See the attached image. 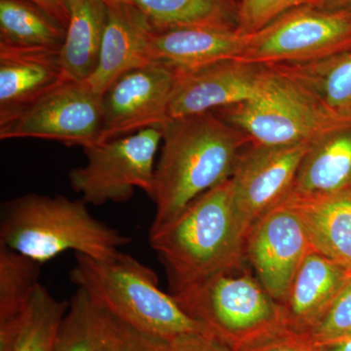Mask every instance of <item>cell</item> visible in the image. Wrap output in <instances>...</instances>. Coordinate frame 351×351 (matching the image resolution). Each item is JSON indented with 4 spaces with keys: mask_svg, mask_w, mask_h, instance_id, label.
Returning a JSON list of instances; mask_svg holds the SVG:
<instances>
[{
    "mask_svg": "<svg viewBox=\"0 0 351 351\" xmlns=\"http://www.w3.org/2000/svg\"><path fill=\"white\" fill-rule=\"evenodd\" d=\"M350 274L311 251L298 270L287 294L277 302L280 324L306 334L334 301Z\"/></svg>",
    "mask_w": 351,
    "mask_h": 351,
    "instance_id": "ac0fdd59",
    "label": "cell"
},
{
    "mask_svg": "<svg viewBox=\"0 0 351 351\" xmlns=\"http://www.w3.org/2000/svg\"><path fill=\"white\" fill-rule=\"evenodd\" d=\"M248 138L214 112L170 119L154 171L151 230L175 219L191 201L232 177Z\"/></svg>",
    "mask_w": 351,
    "mask_h": 351,
    "instance_id": "6da1fadb",
    "label": "cell"
},
{
    "mask_svg": "<svg viewBox=\"0 0 351 351\" xmlns=\"http://www.w3.org/2000/svg\"><path fill=\"white\" fill-rule=\"evenodd\" d=\"M232 351H316L304 335L279 324L232 346Z\"/></svg>",
    "mask_w": 351,
    "mask_h": 351,
    "instance_id": "f1b7e54d",
    "label": "cell"
},
{
    "mask_svg": "<svg viewBox=\"0 0 351 351\" xmlns=\"http://www.w3.org/2000/svg\"><path fill=\"white\" fill-rule=\"evenodd\" d=\"M304 336L314 345L351 336V276L326 311Z\"/></svg>",
    "mask_w": 351,
    "mask_h": 351,
    "instance_id": "4316f807",
    "label": "cell"
},
{
    "mask_svg": "<svg viewBox=\"0 0 351 351\" xmlns=\"http://www.w3.org/2000/svg\"><path fill=\"white\" fill-rule=\"evenodd\" d=\"M64 82L60 51L0 46V126Z\"/></svg>",
    "mask_w": 351,
    "mask_h": 351,
    "instance_id": "9a60e30c",
    "label": "cell"
},
{
    "mask_svg": "<svg viewBox=\"0 0 351 351\" xmlns=\"http://www.w3.org/2000/svg\"><path fill=\"white\" fill-rule=\"evenodd\" d=\"M175 80L171 69L157 64L120 76L101 95L103 127L99 144L145 129H162L170 119Z\"/></svg>",
    "mask_w": 351,
    "mask_h": 351,
    "instance_id": "8fae6325",
    "label": "cell"
},
{
    "mask_svg": "<svg viewBox=\"0 0 351 351\" xmlns=\"http://www.w3.org/2000/svg\"><path fill=\"white\" fill-rule=\"evenodd\" d=\"M107 2L108 21L98 64L86 83L98 95L120 76L152 64L149 40L154 27L135 7Z\"/></svg>",
    "mask_w": 351,
    "mask_h": 351,
    "instance_id": "2e32d148",
    "label": "cell"
},
{
    "mask_svg": "<svg viewBox=\"0 0 351 351\" xmlns=\"http://www.w3.org/2000/svg\"><path fill=\"white\" fill-rule=\"evenodd\" d=\"M166 351H232L230 346L205 332H184L166 341Z\"/></svg>",
    "mask_w": 351,
    "mask_h": 351,
    "instance_id": "f546056e",
    "label": "cell"
},
{
    "mask_svg": "<svg viewBox=\"0 0 351 351\" xmlns=\"http://www.w3.org/2000/svg\"><path fill=\"white\" fill-rule=\"evenodd\" d=\"M121 351H166V339L149 336L125 325Z\"/></svg>",
    "mask_w": 351,
    "mask_h": 351,
    "instance_id": "4dcf8cb0",
    "label": "cell"
},
{
    "mask_svg": "<svg viewBox=\"0 0 351 351\" xmlns=\"http://www.w3.org/2000/svg\"><path fill=\"white\" fill-rule=\"evenodd\" d=\"M66 27L29 0H0V46L61 51Z\"/></svg>",
    "mask_w": 351,
    "mask_h": 351,
    "instance_id": "cb8c5ba5",
    "label": "cell"
},
{
    "mask_svg": "<svg viewBox=\"0 0 351 351\" xmlns=\"http://www.w3.org/2000/svg\"><path fill=\"white\" fill-rule=\"evenodd\" d=\"M350 191L351 122H346L309 144L287 203L323 199Z\"/></svg>",
    "mask_w": 351,
    "mask_h": 351,
    "instance_id": "e0dca14e",
    "label": "cell"
},
{
    "mask_svg": "<svg viewBox=\"0 0 351 351\" xmlns=\"http://www.w3.org/2000/svg\"><path fill=\"white\" fill-rule=\"evenodd\" d=\"M49 13L64 27H68L71 17V0H29Z\"/></svg>",
    "mask_w": 351,
    "mask_h": 351,
    "instance_id": "1f68e13d",
    "label": "cell"
},
{
    "mask_svg": "<svg viewBox=\"0 0 351 351\" xmlns=\"http://www.w3.org/2000/svg\"><path fill=\"white\" fill-rule=\"evenodd\" d=\"M124 338L125 324L77 289L58 332L54 351H121Z\"/></svg>",
    "mask_w": 351,
    "mask_h": 351,
    "instance_id": "44dd1931",
    "label": "cell"
},
{
    "mask_svg": "<svg viewBox=\"0 0 351 351\" xmlns=\"http://www.w3.org/2000/svg\"><path fill=\"white\" fill-rule=\"evenodd\" d=\"M101 127V95L86 82L68 80L0 126V138H43L84 149L99 144Z\"/></svg>",
    "mask_w": 351,
    "mask_h": 351,
    "instance_id": "9c48e42d",
    "label": "cell"
},
{
    "mask_svg": "<svg viewBox=\"0 0 351 351\" xmlns=\"http://www.w3.org/2000/svg\"><path fill=\"white\" fill-rule=\"evenodd\" d=\"M267 66L294 82L329 117L351 122V51L302 63Z\"/></svg>",
    "mask_w": 351,
    "mask_h": 351,
    "instance_id": "d6986e66",
    "label": "cell"
},
{
    "mask_svg": "<svg viewBox=\"0 0 351 351\" xmlns=\"http://www.w3.org/2000/svg\"><path fill=\"white\" fill-rule=\"evenodd\" d=\"M320 0H239L237 31L243 36L256 34L284 13Z\"/></svg>",
    "mask_w": 351,
    "mask_h": 351,
    "instance_id": "83f0119b",
    "label": "cell"
},
{
    "mask_svg": "<svg viewBox=\"0 0 351 351\" xmlns=\"http://www.w3.org/2000/svg\"><path fill=\"white\" fill-rule=\"evenodd\" d=\"M171 295L230 348L280 323L278 304L248 265Z\"/></svg>",
    "mask_w": 351,
    "mask_h": 351,
    "instance_id": "5b68a950",
    "label": "cell"
},
{
    "mask_svg": "<svg viewBox=\"0 0 351 351\" xmlns=\"http://www.w3.org/2000/svg\"><path fill=\"white\" fill-rule=\"evenodd\" d=\"M308 145L249 143L245 147L230 182L233 201L247 232L262 217L290 199Z\"/></svg>",
    "mask_w": 351,
    "mask_h": 351,
    "instance_id": "30bf717a",
    "label": "cell"
},
{
    "mask_svg": "<svg viewBox=\"0 0 351 351\" xmlns=\"http://www.w3.org/2000/svg\"><path fill=\"white\" fill-rule=\"evenodd\" d=\"M128 4L149 19L154 29L189 25L237 29V0H106Z\"/></svg>",
    "mask_w": 351,
    "mask_h": 351,
    "instance_id": "d4e9b609",
    "label": "cell"
},
{
    "mask_svg": "<svg viewBox=\"0 0 351 351\" xmlns=\"http://www.w3.org/2000/svg\"><path fill=\"white\" fill-rule=\"evenodd\" d=\"M107 21L106 0H71V17L60 51L66 80L86 82L93 75Z\"/></svg>",
    "mask_w": 351,
    "mask_h": 351,
    "instance_id": "7402d4cb",
    "label": "cell"
},
{
    "mask_svg": "<svg viewBox=\"0 0 351 351\" xmlns=\"http://www.w3.org/2000/svg\"><path fill=\"white\" fill-rule=\"evenodd\" d=\"M311 250L304 223L289 204L272 210L251 226L245 260L269 294L281 301Z\"/></svg>",
    "mask_w": 351,
    "mask_h": 351,
    "instance_id": "7c38bea8",
    "label": "cell"
},
{
    "mask_svg": "<svg viewBox=\"0 0 351 351\" xmlns=\"http://www.w3.org/2000/svg\"><path fill=\"white\" fill-rule=\"evenodd\" d=\"M321 3L327 4V5H348L351 4V0H320Z\"/></svg>",
    "mask_w": 351,
    "mask_h": 351,
    "instance_id": "836d02e7",
    "label": "cell"
},
{
    "mask_svg": "<svg viewBox=\"0 0 351 351\" xmlns=\"http://www.w3.org/2000/svg\"><path fill=\"white\" fill-rule=\"evenodd\" d=\"M237 2H239V0H237Z\"/></svg>",
    "mask_w": 351,
    "mask_h": 351,
    "instance_id": "e575fe53",
    "label": "cell"
},
{
    "mask_svg": "<svg viewBox=\"0 0 351 351\" xmlns=\"http://www.w3.org/2000/svg\"><path fill=\"white\" fill-rule=\"evenodd\" d=\"M161 143L162 129L151 128L84 149L86 164L69 172L71 188L94 206L126 202L135 189L152 198Z\"/></svg>",
    "mask_w": 351,
    "mask_h": 351,
    "instance_id": "ba28073f",
    "label": "cell"
},
{
    "mask_svg": "<svg viewBox=\"0 0 351 351\" xmlns=\"http://www.w3.org/2000/svg\"><path fill=\"white\" fill-rule=\"evenodd\" d=\"M351 51V4L316 2L292 9L249 36L246 63H302Z\"/></svg>",
    "mask_w": 351,
    "mask_h": 351,
    "instance_id": "8992f818",
    "label": "cell"
},
{
    "mask_svg": "<svg viewBox=\"0 0 351 351\" xmlns=\"http://www.w3.org/2000/svg\"><path fill=\"white\" fill-rule=\"evenodd\" d=\"M40 263L0 244V351L17 336L39 284Z\"/></svg>",
    "mask_w": 351,
    "mask_h": 351,
    "instance_id": "603a6c76",
    "label": "cell"
},
{
    "mask_svg": "<svg viewBox=\"0 0 351 351\" xmlns=\"http://www.w3.org/2000/svg\"><path fill=\"white\" fill-rule=\"evenodd\" d=\"M286 204L299 214L311 250L351 276V191L323 199Z\"/></svg>",
    "mask_w": 351,
    "mask_h": 351,
    "instance_id": "ffe728a7",
    "label": "cell"
},
{
    "mask_svg": "<svg viewBox=\"0 0 351 351\" xmlns=\"http://www.w3.org/2000/svg\"><path fill=\"white\" fill-rule=\"evenodd\" d=\"M69 302L53 297L40 283L32 295L29 311L7 351H54Z\"/></svg>",
    "mask_w": 351,
    "mask_h": 351,
    "instance_id": "484cf974",
    "label": "cell"
},
{
    "mask_svg": "<svg viewBox=\"0 0 351 351\" xmlns=\"http://www.w3.org/2000/svg\"><path fill=\"white\" fill-rule=\"evenodd\" d=\"M87 203L27 193L4 203L0 244L43 265L73 251L97 260L120 253L131 239L95 218Z\"/></svg>",
    "mask_w": 351,
    "mask_h": 351,
    "instance_id": "3957f363",
    "label": "cell"
},
{
    "mask_svg": "<svg viewBox=\"0 0 351 351\" xmlns=\"http://www.w3.org/2000/svg\"><path fill=\"white\" fill-rule=\"evenodd\" d=\"M272 71L267 64L223 60L177 73L170 101V119L212 112L257 98Z\"/></svg>",
    "mask_w": 351,
    "mask_h": 351,
    "instance_id": "4fadbf2b",
    "label": "cell"
},
{
    "mask_svg": "<svg viewBox=\"0 0 351 351\" xmlns=\"http://www.w3.org/2000/svg\"><path fill=\"white\" fill-rule=\"evenodd\" d=\"M270 69L271 77L257 98L212 112L251 144L263 145L311 144L332 127L346 123L329 117L294 82Z\"/></svg>",
    "mask_w": 351,
    "mask_h": 351,
    "instance_id": "52a82bcc",
    "label": "cell"
},
{
    "mask_svg": "<svg viewBox=\"0 0 351 351\" xmlns=\"http://www.w3.org/2000/svg\"><path fill=\"white\" fill-rule=\"evenodd\" d=\"M246 235L230 179L191 201L169 223L149 230V244L165 269L170 294H175L245 267Z\"/></svg>",
    "mask_w": 351,
    "mask_h": 351,
    "instance_id": "7a4b0ae2",
    "label": "cell"
},
{
    "mask_svg": "<svg viewBox=\"0 0 351 351\" xmlns=\"http://www.w3.org/2000/svg\"><path fill=\"white\" fill-rule=\"evenodd\" d=\"M75 255L71 282L127 326L166 341L184 332L210 334L159 288L156 272L137 258L122 252L108 260Z\"/></svg>",
    "mask_w": 351,
    "mask_h": 351,
    "instance_id": "277c9868",
    "label": "cell"
},
{
    "mask_svg": "<svg viewBox=\"0 0 351 351\" xmlns=\"http://www.w3.org/2000/svg\"><path fill=\"white\" fill-rule=\"evenodd\" d=\"M248 38L237 29L207 25L154 29L149 59L152 64L165 66L177 75L223 60L237 59Z\"/></svg>",
    "mask_w": 351,
    "mask_h": 351,
    "instance_id": "5bb4252c",
    "label": "cell"
},
{
    "mask_svg": "<svg viewBox=\"0 0 351 351\" xmlns=\"http://www.w3.org/2000/svg\"><path fill=\"white\" fill-rule=\"evenodd\" d=\"M314 346L316 351H351V336Z\"/></svg>",
    "mask_w": 351,
    "mask_h": 351,
    "instance_id": "d6a6232c",
    "label": "cell"
}]
</instances>
